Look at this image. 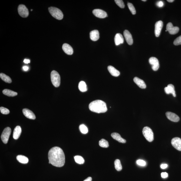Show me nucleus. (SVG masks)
I'll return each mask as SVG.
<instances>
[{
	"label": "nucleus",
	"mask_w": 181,
	"mask_h": 181,
	"mask_svg": "<svg viewBox=\"0 0 181 181\" xmlns=\"http://www.w3.org/2000/svg\"><path fill=\"white\" fill-rule=\"evenodd\" d=\"M48 158L49 163L55 167H62L65 162L64 153L61 148L58 147H53L49 151Z\"/></svg>",
	"instance_id": "obj_1"
},
{
	"label": "nucleus",
	"mask_w": 181,
	"mask_h": 181,
	"mask_svg": "<svg viewBox=\"0 0 181 181\" xmlns=\"http://www.w3.org/2000/svg\"><path fill=\"white\" fill-rule=\"evenodd\" d=\"M89 107L90 111L97 113H105L107 111L105 102L98 100L91 102L89 104Z\"/></svg>",
	"instance_id": "obj_2"
},
{
	"label": "nucleus",
	"mask_w": 181,
	"mask_h": 181,
	"mask_svg": "<svg viewBox=\"0 0 181 181\" xmlns=\"http://www.w3.org/2000/svg\"><path fill=\"white\" fill-rule=\"evenodd\" d=\"M50 13L54 18L58 20H61L63 18V15L61 10L58 8L53 7L49 8Z\"/></svg>",
	"instance_id": "obj_3"
},
{
	"label": "nucleus",
	"mask_w": 181,
	"mask_h": 181,
	"mask_svg": "<svg viewBox=\"0 0 181 181\" xmlns=\"http://www.w3.org/2000/svg\"><path fill=\"white\" fill-rule=\"evenodd\" d=\"M51 79L52 83L55 87H58L60 85V77L59 73L56 71L53 70L51 73Z\"/></svg>",
	"instance_id": "obj_4"
},
{
	"label": "nucleus",
	"mask_w": 181,
	"mask_h": 181,
	"mask_svg": "<svg viewBox=\"0 0 181 181\" xmlns=\"http://www.w3.org/2000/svg\"><path fill=\"white\" fill-rule=\"evenodd\" d=\"M143 133L146 140L149 142H152L154 140V133L150 127L146 126L143 130Z\"/></svg>",
	"instance_id": "obj_5"
},
{
	"label": "nucleus",
	"mask_w": 181,
	"mask_h": 181,
	"mask_svg": "<svg viewBox=\"0 0 181 181\" xmlns=\"http://www.w3.org/2000/svg\"><path fill=\"white\" fill-rule=\"evenodd\" d=\"M11 133V130L10 127H7L4 129L1 137L3 143L5 144L8 143Z\"/></svg>",
	"instance_id": "obj_6"
},
{
	"label": "nucleus",
	"mask_w": 181,
	"mask_h": 181,
	"mask_svg": "<svg viewBox=\"0 0 181 181\" xmlns=\"http://www.w3.org/2000/svg\"><path fill=\"white\" fill-rule=\"evenodd\" d=\"M18 11L19 15L23 18H27L29 16L28 10L23 4H20L18 6Z\"/></svg>",
	"instance_id": "obj_7"
},
{
	"label": "nucleus",
	"mask_w": 181,
	"mask_h": 181,
	"mask_svg": "<svg viewBox=\"0 0 181 181\" xmlns=\"http://www.w3.org/2000/svg\"><path fill=\"white\" fill-rule=\"evenodd\" d=\"M150 64L152 65L153 70L156 71L159 68V64L158 60L155 57H151L149 59Z\"/></svg>",
	"instance_id": "obj_8"
},
{
	"label": "nucleus",
	"mask_w": 181,
	"mask_h": 181,
	"mask_svg": "<svg viewBox=\"0 0 181 181\" xmlns=\"http://www.w3.org/2000/svg\"><path fill=\"white\" fill-rule=\"evenodd\" d=\"M179 30V28L177 27H174L171 23H169L167 24L166 30L170 34H176L178 33Z\"/></svg>",
	"instance_id": "obj_9"
},
{
	"label": "nucleus",
	"mask_w": 181,
	"mask_h": 181,
	"mask_svg": "<svg viewBox=\"0 0 181 181\" xmlns=\"http://www.w3.org/2000/svg\"><path fill=\"white\" fill-rule=\"evenodd\" d=\"M93 13L96 17L99 18H105L107 17L106 12L101 9H95L93 11Z\"/></svg>",
	"instance_id": "obj_10"
},
{
	"label": "nucleus",
	"mask_w": 181,
	"mask_h": 181,
	"mask_svg": "<svg viewBox=\"0 0 181 181\" xmlns=\"http://www.w3.org/2000/svg\"><path fill=\"white\" fill-rule=\"evenodd\" d=\"M171 143L172 146L178 151H181V139L178 137L173 138L171 140Z\"/></svg>",
	"instance_id": "obj_11"
},
{
	"label": "nucleus",
	"mask_w": 181,
	"mask_h": 181,
	"mask_svg": "<svg viewBox=\"0 0 181 181\" xmlns=\"http://www.w3.org/2000/svg\"><path fill=\"white\" fill-rule=\"evenodd\" d=\"M163 27V22L162 21H158L155 24V33L156 37H158L160 36Z\"/></svg>",
	"instance_id": "obj_12"
},
{
	"label": "nucleus",
	"mask_w": 181,
	"mask_h": 181,
	"mask_svg": "<svg viewBox=\"0 0 181 181\" xmlns=\"http://www.w3.org/2000/svg\"><path fill=\"white\" fill-rule=\"evenodd\" d=\"M167 118L171 121L177 122L179 120V118L176 114L170 112H167L166 113Z\"/></svg>",
	"instance_id": "obj_13"
},
{
	"label": "nucleus",
	"mask_w": 181,
	"mask_h": 181,
	"mask_svg": "<svg viewBox=\"0 0 181 181\" xmlns=\"http://www.w3.org/2000/svg\"><path fill=\"white\" fill-rule=\"evenodd\" d=\"M124 37L126 39V42L129 45H132L133 43V40L132 35L127 30H125L124 32Z\"/></svg>",
	"instance_id": "obj_14"
},
{
	"label": "nucleus",
	"mask_w": 181,
	"mask_h": 181,
	"mask_svg": "<svg viewBox=\"0 0 181 181\" xmlns=\"http://www.w3.org/2000/svg\"><path fill=\"white\" fill-rule=\"evenodd\" d=\"M23 112L24 115L27 118L30 119H35L36 118V116L32 111L29 109L25 108L23 110Z\"/></svg>",
	"instance_id": "obj_15"
},
{
	"label": "nucleus",
	"mask_w": 181,
	"mask_h": 181,
	"mask_svg": "<svg viewBox=\"0 0 181 181\" xmlns=\"http://www.w3.org/2000/svg\"><path fill=\"white\" fill-rule=\"evenodd\" d=\"M164 90L165 93L167 94H172L173 97H176V92H175L174 87L172 84H169L167 86L164 88Z\"/></svg>",
	"instance_id": "obj_16"
},
{
	"label": "nucleus",
	"mask_w": 181,
	"mask_h": 181,
	"mask_svg": "<svg viewBox=\"0 0 181 181\" xmlns=\"http://www.w3.org/2000/svg\"><path fill=\"white\" fill-rule=\"evenodd\" d=\"M62 49L64 53L68 55H72L73 53L72 47L68 44L64 43L62 45Z\"/></svg>",
	"instance_id": "obj_17"
},
{
	"label": "nucleus",
	"mask_w": 181,
	"mask_h": 181,
	"mask_svg": "<svg viewBox=\"0 0 181 181\" xmlns=\"http://www.w3.org/2000/svg\"><path fill=\"white\" fill-rule=\"evenodd\" d=\"M114 42L117 46L123 43L124 39L122 35L120 33L117 34L115 36Z\"/></svg>",
	"instance_id": "obj_18"
},
{
	"label": "nucleus",
	"mask_w": 181,
	"mask_h": 181,
	"mask_svg": "<svg viewBox=\"0 0 181 181\" xmlns=\"http://www.w3.org/2000/svg\"><path fill=\"white\" fill-rule=\"evenodd\" d=\"M133 81L134 83L140 88L141 89H145L146 85L145 82L143 80L141 79L138 77H135L133 79Z\"/></svg>",
	"instance_id": "obj_19"
},
{
	"label": "nucleus",
	"mask_w": 181,
	"mask_h": 181,
	"mask_svg": "<svg viewBox=\"0 0 181 181\" xmlns=\"http://www.w3.org/2000/svg\"><path fill=\"white\" fill-rule=\"evenodd\" d=\"M90 38L92 40L97 41L99 38V33L98 30H94L91 31L90 34Z\"/></svg>",
	"instance_id": "obj_20"
},
{
	"label": "nucleus",
	"mask_w": 181,
	"mask_h": 181,
	"mask_svg": "<svg viewBox=\"0 0 181 181\" xmlns=\"http://www.w3.org/2000/svg\"><path fill=\"white\" fill-rule=\"evenodd\" d=\"M107 68L109 72L112 76L117 77V76H119V75H120V73L119 71L116 69L113 66H109Z\"/></svg>",
	"instance_id": "obj_21"
},
{
	"label": "nucleus",
	"mask_w": 181,
	"mask_h": 181,
	"mask_svg": "<svg viewBox=\"0 0 181 181\" xmlns=\"http://www.w3.org/2000/svg\"><path fill=\"white\" fill-rule=\"evenodd\" d=\"M22 132V129L21 127L20 126H16L14 130L13 134V137L15 140H17L18 139L20 136Z\"/></svg>",
	"instance_id": "obj_22"
},
{
	"label": "nucleus",
	"mask_w": 181,
	"mask_h": 181,
	"mask_svg": "<svg viewBox=\"0 0 181 181\" xmlns=\"http://www.w3.org/2000/svg\"><path fill=\"white\" fill-rule=\"evenodd\" d=\"M111 135L113 139L118 141V142L122 143H125L126 142V140L121 138L119 133H113L111 134Z\"/></svg>",
	"instance_id": "obj_23"
},
{
	"label": "nucleus",
	"mask_w": 181,
	"mask_h": 181,
	"mask_svg": "<svg viewBox=\"0 0 181 181\" xmlns=\"http://www.w3.org/2000/svg\"><path fill=\"white\" fill-rule=\"evenodd\" d=\"M3 93L4 95L9 96V97H14V96H17L18 95V93L17 92L7 89H4L3 90Z\"/></svg>",
	"instance_id": "obj_24"
},
{
	"label": "nucleus",
	"mask_w": 181,
	"mask_h": 181,
	"mask_svg": "<svg viewBox=\"0 0 181 181\" xmlns=\"http://www.w3.org/2000/svg\"><path fill=\"white\" fill-rule=\"evenodd\" d=\"M17 159L18 162L22 164H27L29 162V159L28 158L23 155H18L17 156Z\"/></svg>",
	"instance_id": "obj_25"
},
{
	"label": "nucleus",
	"mask_w": 181,
	"mask_h": 181,
	"mask_svg": "<svg viewBox=\"0 0 181 181\" xmlns=\"http://www.w3.org/2000/svg\"><path fill=\"white\" fill-rule=\"evenodd\" d=\"M79 89L82 92H84L87 90L86 84L84 81H81L79 84Z\"/></svg>",
	"instance_id": "obj_26"
},
{
	"label": "nucleus",
	"mask_w": 181,
	"mask_h": 181,
	"mask_svg": "<svg viewBox=\"0 0 181 181\" xmlns=\"http://www.w3.org/2000/svg\"><path fill=\"white\" fill-rule=\"evenodd\" d=\"M0 77L2 80L6 83H10L12 82L11 78L9 76L3 73H1L0 74Z\"/></svg>",
	"instance_id": "obj_27"
},
{
	"label": "nucleus",
	"mask_w": 181,
	"mask_h": 181,
	"mask_svg": "<svg viewBox=\"0 0 181 181\" xmlns=\"http://www.w3.org/2000/svg\"><path fill=\"white\" fill-rule=\"evenodd\" d=\"M115 167L118 171H120L122 169L121 164L120 160L116 159L114 161Z\"/></svg>",
	"instance_id": "obj_28"
},
{
	"label": "nucleus",
	"mask_w": 181,
	"mask_h": 181,
	"mask_svg": "<svg viewBox=\"0 0 181 181\" xmlns=\"http://www.w3.org/2000/svg\"><path fill=\"white\" fill-rule=\"evenodd\" d=\"M74 159L75 162L79 164H82L84 163L85 160L82 156L78 155L75 156L74 157Z\"/></svg>",
	"instance_id": "obj_29"
},
{
	"label": "nucleus",
	"mask_w": 181,
	"mask_h": 181,
	"mask_svg": "<svg viewBox=\"0 0 181 181\" xmlns=\"http://www.w3.org/2000/svg\"><path fill=\"white\" fill-rule=\"evenodd\" d=\"M99 145L102 148H108L109 146L108 141L104 139H102L99 141Z\"/></svg>",
	"instance_id": "obj_30"
},
{
	"label": "nucleus",
	"mask_w": 181,
	"mask_h": 181,
	"mask_svg": "<svg viewBox=\"0 0 181 181\" xmlns=\"http://www.w3.org/2000/svg\"><path fill=\"white\" fill-rule=\"evenodd\" d=\"M79 129L81 133L83 134H86L88 133V130L87 127L83 124H82L80 125Z\"/></svg>",
	"instance_id": "obj_31"
},
{
	"label": "nucleus",
	"mask_w": 181,
	"mask_h": 181,
	"mask_svg": "<svg viewBox=\"0 0 181 181\" xmlns=\"http://www.w3.org/2000/svg\"><path fill=\"white\" fill-rule=\"evenodd\" d=\"M127 6H128L129 9L130 10L132 14L133 15L135 14L136 12L135 8H134V6L133 5V4L132 3H127Z\"/></svg>",
	"instance_id": "obj_32"
},
{
	"label": "nucleus",
	"mask_w": 181,
	"mask_h": 181,
	"mask_svg": "<svg viewBox=\"0 0 181 181\" xmlns=\"http://www.w3.org/2000/svg\"><path fill=\"white\" fill-rule=\"evenodd\" d=\"M114 1L117 5L119 7L122 9L125 8V5L123 1L122 0H115Z\"/></svg>",
	"instance_id": "obj_33"
},
{
	"label": "nucleus",
	"mask_w": 181,
	"mask_h": 181,
	"mask_svg": "<svg viewBox=\"0 0 181 181\" xmlns=\"http://www.w3.org/2000/svg\"><path fill=\"white\" fill-rule=\"evenodd\" d=\"M0 110L1 113L4 114H8L10 113V111L8 109L4 107H1Z\"/></svg>",
	"instance_id": "obj_34"
},
{
	"label": "nucleus",
	"mask_w": 181,
	"mask_h": 181,
	"mask_svg": "<svg viewBox=\"0 0 181 181\" xmlns=\"http://www.w3.org/2000/svg\"><path fill=\"white\" fill-rule=\"evenodd\" d=\"M173 44L175 45H181V35L175 39L174 41Z\"/></svg>",
	"instance_id": "obj_35"
},
{
	"label": "nucleus",
	"mask_w": 181,
	"mask_h": 181,
	"mask_svg": "<svg viewBox=\"0 0 181 181\" xmlns=\"http://www.w3.org/2000/svg\"><path fill=\"white\" fill-rule=\"evenodd\" d=\"M137 163L139 165L142 166H145L146 165L145 161L139 159L137 161Z\"/></svg>",
	"instance_id": "obj_36"
},
{
	"label": "nucleus",
	"mask_w": 181,
	"mask_h": 181,
	"mask_svg": "<svg viewBox=\"0 0 181 181\" xmlns=\"http://www.w3.org/2000/svg\"><path fill=\"white\" fill-rule=\"evenodd\" d=\"M156 5L159 7L161 8L164 5V4L163 2L161 1L157 2L156 3Z\"/></svg>",
	"instance_id": "obj_37"
},
{
	"label": "nucleus",
	"mask_w": 181,
	"mask_h": 181,
	"mask_svg": "<svg viewBox=\"0 0 181 181\" xmlns=\"http://www.w3.org/2000/svg\"><path fill=\"white\" fill-rule=\"evenodd\" d=\"M161 176L162 178H165L168 177V174L166 172H162L161 173Z\"/></svg>",
	"instance_id": "obj_38"
},
{
	"label": "nucleus",
	"mask_w": 181,
	"mask_h": 181,
	"mask_svg": "<svg viewBox=\"0 0 181 181\" xmlns=\"http://www.w3.org/2000/svg\"><path fill=\"white\" fill-rule=\"evenodd\" d=\"M167 167L168 165L166 164H161L160 165V167L161 169H166V168Z\"/></svg>",
	"instance_id": "obj_39"
},
{
	"label": "nucleus",
	"mask_w": 181,
	"mask_h": 181,
	"mask_svg": "<svg viewBox=\"0 0 181 181\" xmlns=\"http://www.w3.org/2000/svg\"><path fill=\"white\" fill-rule=\"evenodd\" d=\"M23 70L25 71H27L28 70L29 67L27 66H24L23 67Z\"/></svg>",
	"instance_id": "obj_40"
},
{
	"label": "nucleus",
	"mask_w": 181,
	"mask_h": 181,
	"mask_svg": "<svg viewBox=\"0 0 181 181\" xmlns=\"http://www.w3.org/2000/svg\"><path fill=\"white\" fill-rule=\"evenodd\" d=\"M30 60H28V59H25L24 60V62L25 63L28 64L30 63Z\"/></svg>",
	"instance_id": "obj_41"
},
{
	"label": "nucleus",
	"mask_w": 181,
	"mask_h": 181,
	"mask_svg": "<svg viewBox=\"0 0 181 181\" xmlns=\"http://www.w3.org/2000/svg\"><path fill=\"white\" fill-rule=\"evenodd\" d=\"M92 178L91 177H89L87 179H86L85 180L83 181H92Z\"/></svg>",
	"instance_id": "obj_42"
},
{
	"label": "nucleus",
	"mask_w": 181,
	"mask_h": 181,
	"mask_svg": "<svg viewBox=\"0 0 181 181\" xmlns=\"http://www.w3.org/2000/svg\"><path fill=\"white\" fill-rule=\"evenodd\" d=\"M168 2H169V3H172L174 1V0H167V1Z\"/></svg>",
	"instance_id": "obj_43"
},
{
	"label": "nucleus",
	"mask_w": 181,
	"mask_h": 181,
	"mask_svg": "<svg viewBox=\"0 0 181 181\" xmlns=\"http://www.w3.org/2000/svg\"><path fill=\"white\" fill-rule=\"evenodd\" d=\"M142 1H143V2H146V0H142Z\"/></svg>",
	"instance_id": "obj_44"
}]
</instances>
